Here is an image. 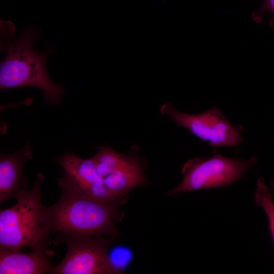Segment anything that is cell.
<instances>
[{"label":"cell","mask_w":274,"mask_h":274,"mask_svg":"<svg viewBox=\"0 0 274 274\" xmlns=\"http://www.w3.org/2000/svg\"><path fill=\"white\" fill-rule=\"evenodd\" d=\"M60 187L62 193L58 200L50 207L44 206L43 210V222L50 233H62L77 237L118 235L117 224L125 214L119 207L127 199L100 202L66 186Z\"/></svg>","instance_id":"1"},{"label":"cell","mask_w":274,"mask_h":274,"mask_svg":"<svg viewBox=\"0 0 274 274\" xmlns=\"http://www.w3.org/2000/svg\"><path fill=\"white\" fill-rule=\"evenodd\" d=\"M14 29L8 34L3 32L1 51L7 54L0 65V89L31 86L41 89L45 101L50 105L60 104L65 88L54 83L49 77L46 70V60L51 54V45L44 51L33 49L41 32L36 26H27L20 36L10 39Z\"/></svg>","instance_id":"2"},{"label":"cell","mask_w":274,"mask_h":274,"mask_svg":"<svg viewBox=\"0 0 274 274\" xmlns=\"http://www.w3.org/2000/svg\"><path fill=\"white\" fill-rule=\"evenodd\" d=\"M44 177L36 176L32 188L16 199L12 207L0 211V249L19 251L47 248L51 244L50 233L42 220V186Z\"/></svg>","instance_id":"3"},{"label":"cell","mask_w":274,"mask_h":274,"mask_svg":"<svg viewBox=\"0 0 274 274\" xmlns=\"http://www.w3.org/2000/svg\"><path fill=\"white\" fill-rule=\"evenodd\" d=\"M257 162L255 156L243 159L226 157L215 153L211 156L192 158L183 166L182 181L166 195L227 186L243 178Z\"/></svg>","instance_id":"4"},{"label":"cell","mask_w":274,"mask_h":274,"mask_svg":"<svg viewBox=\"0 0 274 274\" xmlns=\"http://www.w3.org/2000/svg\"><path fill=\"white\" fill-rule=\"evenodd\" d=\"M115 237L95 235L77 237L58 233L54 244H65L66 253L53 265L51 274H121L112 265L109 250Z\"/></svg>","instance_id":"5"},{"label":"cell","mask_w":274,"mask_h":274,"mask_svg":"<svg viewBox=\"0 0 274 274\" xmlns=\"http://www.w3.org/2000/svg\"><path fill=\"white\" fill-rule=\"evenodd\" d=\"M160 113L207 143L214 151L222 147H236L244 141L243 125L232 124L217 106L191 114L180 112L167 102L161 107Z\"/></svg>","instance_id":"6"},{"label":"cell","mask_w":274,"mask_h":274,"mask_svg":"<svg viewBox=\"0 0 274 274\" xmlns=\"http://www.w3.org/2000/svg\"><path fill=\"white\" fill-rule=\"evenodd\" d=\"M136 153L121 154L108 148L97 160L92 157L104 185L118 199L128 198L130 190L147 183L143 161Z\"/></svg>","instance_id":"7"},{"label":"cell","mask_w":274,"mask_h":274,"mask_svg":"<svg viewBox=\"0 0 274 274\" xmlns=\"http://www.w3.org/2000/svg\"><path fill=\"white\" fill-rule=\"evenodd\" d=\"M57 162L62 168V176L57 179L59 186H66L86 198L100 202L125 199L117 198L105 187L92 157L83 159L67 152L60 156Z\"/></svg>","instance_id":"8"},{"label":"cell","mask_w":274,"mask_h":274,"mask_svg":"<svg viewBox=\"0 0 274 274\" xmlns=\"http://www.w3.org/2000/svg\"><path fill=\"white\" fill-rule=\"evenodd\" d=\"M32 158L29 142L14 153L1 154L0 204L11 197L17 199L25 191L27 179L23 168Z\"/></svg>","instance_id":"9"},{"label":"cell","mask_w":274,"mask_h":274,"mask_svg":"<svg viewBox=\"0 0 274 274\" xmlns=\"http://www.w3.org/2000/svg\"><path fill=\"white\" fill-rule=\"evenodd\" d=\"M54 252L48 248L29 253L0 249V274L50 273V257Z\"/></svg>","instance_id":"10"},{"label":"cell","mask_w":274,"mask_h":274,"mask_svg":"<svg viewBox=\"0 0 274 274\" xmlns=\"http://www.w3.org/2000/svg\"><path fill=\"white\" fill-rule=\"evenodd\" d=\"M273 194L267 186L264 179L261 177L257 181V186L254 193L256 204L261 208L267 217L269 229L274 243V202Z\"/></svg>","instance_id":"11"},{"label":"cell","mask_w":274,"mask_h":274,"mask_svg":"<svg viewBox=\"0 0 274 274\" xmlns=\"http://www.w3.org/2000/svg\"><path fill=\"white\" fill-rule=\"evenodd\" d=\"M110 261L114 268L121 274L124 273V268L131 258V251L126 248L117 247L109 253Z\"/></svg>","instance_id":"12"},{"label":"cell","mask_w":274,"mask_h":274,"mask_svg":"<svg viewBox=\"0 0 274 274\" xmlns=\"http://www.w3.org/2000/svg\"><path fill=\"white\" fill-rule=\"evenodd\" d=\"M267 11H270L273 14L271 26L274 23V0H265L260 7L252 14L253 20L257 23H260L262 20L265 13Z\"/></svg>","instance_id":"13"},{"label":"cell","mask_w":274,"mask_h":274,"mask_svg":"<svg viewBox=\"0 0 274 274\" xmlns=\"http://www.w3.org/2000/svg\"><path fill=\"white\" fill-rule=\"evenodd\" d=\"M269 185L272 187V189L274 191V179H271L269 181ZM273 196H274V193L273 194Z\"/></svg>","instance_id":"14"}]
</instances>
